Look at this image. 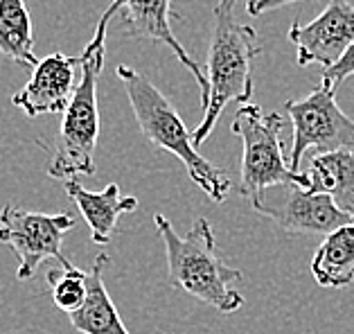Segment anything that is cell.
I'll use <instances>...</instances> for the list:
<instances>
[{
	"label": "cell",
	"instance_id": "cell-1",
	"mask_svg": "<svg viewBox=\"0 0 354 334\" xmlns=\"http://www.w3.org/2000/svg\"><path fill=\"white\" fill-rule=\"evenodd\" d=\"M237 0H219L212 12V37L205 59L210 98L203 106V118L192 131L196 147L210 138L223 109L230 102L250 104L253 98V62L262 53L255 28L235 21Z\"/></svg>",
	"mask_w": 354,
	"mask_h": 334
},
{
	"label": "cell",
	"instance_id": "cell-2",
	"mask_svg": "<svg viewBox=\"0 0 354 334\" xmlns=\"http://www.w3.org/2000/svg\"><path fill=\"white\" fill-rule=\"evenodd\" d=\"M122 10V0H113V5L102 14L93 39L86 44L80 55L82 77L77 82L64 120L62 138L50 160L48 174L62 181H71L77 176L95 174V149L100 138V106H97V82L104 68L106 53V30L111 19Z\"/></svg>",
	"mask_w": 354,
	"mask_h": 334
},
{
	"label": "cell",
	"instance_id": "cell-3",
	"mask_svg": "<svg viewBox=\"0 0 354 334\" xmlns=\"http://www.w3.org/2000/svg\"><path fill=\"white\" fill-rule=\"evenodd\" d=\"M153 224L165 244L167 278L171 287L185 291L223 314L237 312L244 305L241 294L232 289V282L241 278V271L228 267L221 260L208 219L198 217L183 237L160 212L153 215Z\"/></svg>",
	"mask_w": 354,
	"mask_h": 334
},
{
	"label": "cell",
	"instance_id": "cell-4",
	"mask_svg": "<svg viewBox=\"0 0 354 334\" xmlns=\"http://www.w3.org/2000/svg\"><path fill=\"white\" fill-rule=\"evenodd\" d=\"M115 75L127 91L129 104L133 109V118L145 138L151 145H156L158 149L174 154L185 165L189 178L212 201H226V196L232 190L230 178L223 169L214 167L208 158H203L198 154L192 133L187 131L185 122L176 113V109L171 106V102L131 66H118Z\"/></svg>",
	"mask_w": 354,
	"mask_h": 334
},
{
	"label": "cell",
	"instance_id": "cell-5",
	"mask_svg": "<svg viewBox=\"0 0 354 334\" xmlns=\"http://www.w3.org/2000/svg\"><path fill=\"white\" fill-rule=\"evenodd\" d=\"M284 118L280 113H264L262 106L244 104L230 122L232 136L241 140V174L239 194L253 199L255 194L273 185L296 183L307 190V174L293 172L284 156L282 145Z\"/></svg>",
	"mask_w": 354,
	"mask_h": 334
},
{
	"label": "cell",
	"instance_id": "cell-6",
	"mask_svg": "<svg viewBox=\"0 0 354 334\" xmlns=\"http://www.w3.org/2000/svg\"><path fill=\"white\" fill-rule=\"evenodd\" d=\"M293 122V142L289 167L300 172V163L309 149L330 154L339 149H354V120L336 104V91L330 84L321 86L302 100H289L284 104Z\"/></svg>",
	"mask_w": 354,
	"mask_h": 334
},
{
	"label": "cell",
	"instance_id": "cell-7",
	"mask_svg": "<svg viewBox=\"0 0 354 334\" xmlns=\"http://www.w3.org/2000/svg\"><path fill=\"white\" fill-rule=\"evenodd\" d=\"M75 228L68 212L43 215L7 203L0 210V244H7L19 258L16 278L30 280L46 260H55L62 269H73L62 251L64 237Z\"/></svg>",
	"mask_w": 354,
	"mask_h": 334
},
{
	"label": "cell",
	"instance_id": "cell-8",
	"mask_svg": "<svg viewBox=\"0 0 354 334\" xmlns=\"http://www.w3.org/2000/svg\"><path fill=\"white\" fill-rule=\"evenodd\" d=\"M253 210L273 219L291 235H330L343 226L354 224V215L341 210L332 196L314 194L296 183L273 185L255 194Z\"/></svg>",
	"mask_w": 354,
	"mask_h": 334
},
{
	"label": "cell",
	"instance_id": "cell-9",
	"mask_svg": "<svg viewBox=\"0 0 354 334\" xmlns=\"http://www.w3.org/2000/svg\"><path fill=\"white\" fill-rule=\"evenodd\" d=\"M289 41L296 46L298 66L332 68L354 46V7L345 0H332L307 25L296 19L289 28Z\"/></svg>",
	"mask_w": 354,
	"mask_h": 334
},
{
	"label": "cell",
	"instance_id": "cell-10",
	"mask_svg": "<svg viewBox=\"0 0 354 334\" xmlns=\"http://www.w3.org/2000/svg\"><path fill=\"white\" fill-rule=\"evenodd\" d=\"M122 14H124L127 37L136 41L165 44L178 57V62L194 75L198 91H201V106L208 104L210 98L208 75L187 55V50L178 44L176 34L171 30V21L180 19V14L171 10V0H122Z\"/></svg>",
	"mask_w": 354,
	"mask_h": 334
},
{
	"label": "cell",
	"instance_id": "cell-11",
	"mask_svg": "<svg viewBox=\"0 0 354 334\" xmlns=\"http://www.w3.org/2000/svg\"><path fill=\"white\" fill-rule=\"evenodd\" d=\"M80 57H66L62 53L48 55L32 68L30 82L23 91L14 93L12 104L25 111V115H62L66 113L75 93V68Z\"/></svg>",
	"mask_w": 354,
	"mask_h": 334
},
{
	"label": "cell",
	"instance_id": "cell-12",
	"mask_svg": "<svg viewBox=\"0 0 354 334\" xmlns=\"http://www.w3.org/2000/svg\"><path fill=\"white\" fill-rule=\"evenodd\" d=\"M66 194L84 215L95 244H109L115 235L118 219L138 208L136 196H122L118 183H109L102 192H91L77 178H71L66 181Z\"/></svg>",
	"mask_w": 354,
	"mask_h": 334
},
{
	"label": "cell",
	"instance_id": "cell-13",
	"mask_svg": "<svg viewBox=\"0 0 354 334\" xmlns=\"http://www.w3.org/2000/svg\"><path fill=\"white\" fill-rule=\"evenodd\" d=\"M305 174L309 192L332 196L341 210L354 215V149L316 154Z\"/></svg>",
	"mask_w": 354,
	"mask_h": 334
},
{
	"label": "cell",
	"instance_id": "cell-14",
	"mask_svg": "<svg viewBox=\"0 0 354 334\" xmlns=\"http://www.w3.org/2000/svg\"><path fill=\"white\" fill-rule=\"evenodd\" d=\"M109 262L106 253H100L93 262L88 273V301L80 312L71 314L73 328L82 334H131L122 319H120L118 307L111 301L109 291L104 287V267Z\"/></svg>",
	"mask_w": 354,
	"mask_h": 334
},
{
	"label": "cell",
	"instance_id": "cell-15",
	"mask_svg": "<svg viewBox=\"0 0 354 334\" xmlns=\"http://www.w3.org/2000/svg\"><path fill=\"white\" fill-rule=\"evenodd\" d=\"M312 276L321 287L341 289L354 282V224L327 235L312 258Z\"/></svg>",
	"mask_w": 354,
	"mask_h": 334
},
{
	"label": "cell",
	"instance_id": "cell-16",
	"mask_svg": "<svg viewBox=\"0 0 354 334\" xmlns=\"http://www.w3.org/2000/svg\"><path fill=\"white\" fill-rule=\"evenodd\" d=\"M0 53L23 68H34L39 62L25 0H0Z\"/></svg>",
	"mask_w": 354,
	"mask_h": 334
},
{
	"label": "cell",
	"instance_id": "cell-17",
	"mask_svg": "<svg viewBox=\"0 0 354 334\" xmlns=\"http://www.w3.org/2000/svg\"><path fill=\"white\" fill-rule=\"evenodd\" d=\"M48 285L53 291V303L68 316L80 312L88 301V273L82 269H50Z\"/></svg>",
	"mask_w": 354,
	"mask_h": 334
},
{
	"label": "cell",
	"instance_id": "cell-18",
	"mask_svg": "<svg viewBox=\"0 0 354 334\" xmlns=\"http://www.w3.org/2000/svg\"><path fill=\"white\" fill-rule=\"evenodd\" d=\"M350 77H354V46L343 55L339 64H334L332 68H325L321 80L325 84H330V86L336 91L345 80H350Z\"/></svg>",
	"mask_w": 354,
	"mask_h": 334
},
{
	"label": "cell",
	"instance_id": "cell-19",
	"mask_svg": "<svg viewBox=\"0 0 354 334\" xmlns=\"http://www.w3.org/2000/svg\"><path fill=\"white\" fill-rule=\"evenodd\" d=\"M293 3H300V0H248V3H246V14L260 16V14L280 10V7H287V5H293Z\"/></svg>",
	"mask_w": 354,
	"mask_h": 334
}]
</instances>
